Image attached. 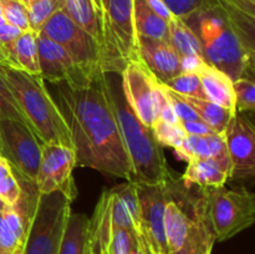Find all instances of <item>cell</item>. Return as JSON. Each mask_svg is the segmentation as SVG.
I'll list each match as a JSON object with an SVG mask.
<instances>
[{"mask_svg":"<svg viewBox=\"0 0 255 254\" xmlns=\"http://www.w3.org/2000/svg\"><path fill=\"white\" fill-rule=\"evenodd\" d=\"M197 74L202 82L206 99L219 106L237 112L236 96L233 91V80L217 67L204 62Z\"/></svg>","mask_w":255,"mask_h":254,"instance_id":"obj_18","label":"cell"},{"mask_svg":"<svg viewBox=\"0 0 255 254\" xmlns=\"http://www.w3.org/2000/svg\"><path fill=\"white\" fill-rule=\"evenodd\" d=\"M182 128L186 131L187 134H196V136H207V134L217 133L213 128L208 126L206 122L202 120H196V121H184L179 122Z\"/></svg>","mask_w":255,"mask_h":254,"instance_id":"obj_38","label":"cell"},{"mask_svg":"<svg viewBox=\"0 0 255 254\" xmlns=\"http://www.w3.org/2000/svg\"><path fill=\"white\" fill-rule=\"evenodd\" d=\"M22 196V187L15 176L11 164L2 158L0 161V198L7 206H16Z\"/></svg>","mask_w":255,"mask_h":254,"instance_id":"obj_26","label":"cell"},{"mask_svg":"<svg viewBox=\"0 0 255 254\" xmlns=\"http://www.w3.org/2000/svg\"><path fill=\"white\" fill-rule=\"evenodd\" d=\"M152 131H153L154 137L158 141L162 147H169L174 149V152L178 151L183 142L184 137L187 136L186 131L182 128L181 124L173 125L158 119L153 125H152Z\"/></svg>","mask_w":255,"mask_h":254,"instance_id":"obj_28","label":"cell"},{"mask_svg":"<svg viewBox=\"0 0 255 254\" xmlns=\"http://www.w3.org/2000/svg\"><path fill=\"white\" fill-rule=\"evenodd\" d=\"M231 159V179H251L255 174V128L252 120L237 112L224 132Z\"/></svg>","mask_w":255,"mask_h":254,"instance_id":"obj_13","label":"cell"},{"mask_svg":"<svg viewBox=\"0 0 255 254\" xmlns=\"http://www.w3.org/2000/svg\"><path fill=\"white\" fill-rule=\"evenodd\" d=\"M0 64H7V65H10L9 57H7V55L5 54V51L1 49V47H0Z\"/></svg>","mask_w":255,"mask_h":254,"instance_id":"obj_41","label":"cell"},{"mask_svg":"<svg viewBox=\"0 0 255 254\" xmlns=\"http://www.w3.org/2000/svg\"><path fill=\"white\" fill-rule=\"evenodd\" d=\"M9 207H11V206H7V204L5 203L1 198H0V211H5V209H7Z\"/></svg>","mask_w":255,"mask_h":254,"instance_id":"obj_44","label":"cell"},{"mask_svg":"<svg viewBox=\"0 0 255 254\" xmlns=\"http://www.w3.org/2000/svg\"><path fill=\"white\" fill-rule=\"evenodd\" d=\"M162 85H164L177 94L183 95V96L206 99V95L202 89L201 79H199V75L197 72H181L176 77Z\"/></svg>","mask_w":255,"mask_h":254,"instance_id":"obj_30","label":"cell"},{"mask_svg":"<svg viewBox=\"0 0 255 254\" xmlns=\"http://www.w3.org/2000/svg\"><path fill=\"white\" fill-rule=\"evenodd\" d=\"M138 57L161 84H166L182 72L181 57L167 40L137 37Z\"/></svg>","mask_w":255,"mask_h":254,"instance_id":"obj_15","label":"cell"},{"mask_svg":"<svg viewBox=\"0 0 255 254\" xmlns=\"http://www.w3.org/2000/svg\"><path fill=\"white\" fill-rule=\"evenodd\" d=\"M105 32L115 74H121L127 61L139 60L133 22V0H109Z\"/></svg>","mask_w":255,"mask_h":254,"instance_id":"obj_9","label":"cell"},{"mask_svg":"<svg viewBox=\"0 0 255 254\" xmlns=\"http://www.w3.org/2000/svg\"><path fill=\"white\" fill-rule=\"evenodd\" d=\"M120 75L127 105L142 124L152 127L159 119V111L166 101L161 82L157 81L141 60L127 61Z\"/></svg>","mask_w":255,"mask_h":254,"instance_id":"obj_8","label":"cell"},{"mask_svg":"<svg viewBox=\"0 0 255 254\" xmlns=\"http://www.w3.org/2000/svg\"><path fill=\"white\" fill-rule=\"evenodd\" d=\"M2 16L7 24L17 27L21 31L30 30L26 6L20 0H2Z\"/></svg>","mask_w":255,"mask_h":254,"instance_id":"obj_34","label":"cell"},{"mask_svg":"<svg viewBox=\"0 0 255 254\" xmlns=\"http://www.w3.org/2000/svg\"><path fill=\"white\" fill-rule=\"evenodd\" d=\"M214 243H216V238H214L213 232H212L208 219H207L203 197V204H202L201 213L197 219L196 227L189 236L186 246L176 254H212Z\"/></svg>","mask_w":255,"mask_h":254,"instance_id":"obj_25","label":"cell"},{"mask_svg":"<svg viewBox=\"0 0 255 254\" xmlns=\"http://www.w3.org/2000/svg\"><path fill=\"white\" fill-rule=\"evenodd\" d=\"M90 231H91V228H90ZM91 233H92V231H91ZM92 236H94L95 241H96V243H97V254H107V252H106V244L100 243V242L97 241L96 237H95L94 233H92Z\"/></svg>","mask_w":255,"mask_h":254,"instance_id":"obj_40","label":"cell"},{"mask_svg":"<svg viewBox=\"0 0 255 254\" xmlns=\"http://www.w3.org/2000/svg\"><path fill=\"white\" fill-rule=\"evenodd\" d=\"M183 99L198 115L199 120L206 122L211 128H213L219 134H224L229 121L237 114V112L224 109L207 99H197V97L192 96H183Z\"/></svg>","mask_w":255,"mask_h":254,"instance_id":"obj_24","label":"cell"},{"mask_svg":"<svg viewBox=\"0 0 255 254\" xmlns=\"http://www.w3.org/2000/svg\"><path fill=\"white\" fill-rule=\"evenodd\" d=\"M181 181L184 188L193 184L199 188H218L231 181V174L213 158H192Z\"/></svg>","mask_w":255,"mask_h":254,"instance_id":"obj_19","label":"cell"},{"mask_svg":"<svg viewBox=\"0 0 255 254\" xmlns=\"http://www.w3.org/2000/svg\"><path fill=\"white\" fill-rule=\"evenodd\" d=\"M136 237L137 232L111 226L106 246L107 254H128Z\"/></svg>","mask_w":255,"mask_h":254,"instance_id":"obj_33","label":"cell"},{"mask_svg":"<svg viewBox=\"0 0 255 254\" xmlns=\"http://www.w3.org/2000/svg\"><path fill=\"white\" fill-rule=\"evenodd\" d=\"M204 211L216 242H226L255 222V196L242 188H202Z\"/></svg>","mask_w":255,"mask_h":254,"instance_id":"obj_6","label":"cell"},{"mask_svg":"<svg viewBox=\"0 0 255 254\" xmlns=\"http://www.w3.org/2000/svg\"><path fill=\"white\" fill-rule=\"evenodd\" d=\"M0 76L14 94L41 144L74 148L69 126L40 75L0 64Z\"/></svg>","mask_w":255,"mask_h":254,"instance_id":"obj_4","label":"cell"},{"mask_svg":"<svg viewBox=\"0 0 255 254\" xmlns=\"http://www.w3.org/2000/svg\"><path fill=\"white\" fill-rule=\"evenodd\" d=\"M90 218L86 214L71 213L60 242L59 254H86Z\"/></svg>","mask_w":255,"mask_h":254,"instance_id":"obj_21","label":"cell"},{"mask_svg":"<svg viewBox=\"0 0 255 254\" xmlns=\"http://www.w3.org/2000/svg\"><path fill=\"white\" fill-rule=\"evenodd\" d=\"M207 136L187 134L179 149L176 151L177 156L184 161H189L192 158H209L211 157V148H209V142Z\"/></svg>","mask_w":255,"mask_h":254,"instance_id":"obj_31","label":"cell"},{"mask_svg":"<svg viewBox=\"0 0 255 254\" xmlns=\"http://www.w3.org/2000/svg\"><path fill=\"white\" fill-rule=\"evenodd\" d=\"M39 32L59 44L86 74L91 76L111 74L104 47L77 26L64 10H57Z\"/></svg>","mask_w":255,"mask_h":254,"instance_id":"obj_7","label":"cell"},{"mask_svg":"<svg viewBox=\"0 0 255 254\" xmlns=\"http://www.w3.org/2000/svg\"><path fill=\"white\" fill-rule=\"evenodd\" d=\"M11 66L32 75H40L37 32L26 30L20 34L12 46Z\"/></svg>","mask_w":255,"mask_h":254,"instance_id":"obj_23","label":"cell"},{"mask_svg":"<svg viewBox=\"0 0 255 254\" xmlns=\"http://www.w3.org/2000/svg\"><path fill=\"white\" fill-rule=\"evenodd\" d=\"M5 24H6V20H5V17L2 16V14H0V27Z\"/></svg>","mask_w":255,"mask_h":254,"instance_id":"obj_46","label":"cell"},{"mask_svg":"<svg viewBox=\"0 0 255 254\" xmlns=\"http://www.w3.org/2000/svg\"><path fill=\"white\" fill-rule=\"evenodd\" d=\"M1 156L22 178L34 183L41 159V142L26 126L9 119H0Z\"/></svg>","mask_w":255,"mask_h":254,"instance_id":"obj_10","label":"cell"},{"mask_svg":"<svg viewBox=\"0 0 255 254\" xmlns=\"http://www.w3.org/2000/svg\"><path fill=\"white\" fill-rule=\"evenodd\" d=\"M62 7V0H37L26 6L30 30L39 32L45 22Z\"/></svg>","mask_w":255,"mask_h":254,"instance_id":"obj_29","label":"cell"},{"mask_svg":"<svg viewBox=\"0 0 255 254\" xmlns=\"http://www.w3.org/2000/svg\"><path fill=\"white\" fill-rule=\"evenodd\" d=\"M0 14H2V6H1V1H0Z\"/></svg>","mask_w":255,"mask_h":254,"instance_id":"obj_47","label":"cell"},{"mask_svg":"<svg viewBox=\"0 0 255 254\" xmlns=\"http://www.w3.org/2000/svg\"><path fill=\"white\" fill-rule=\"evenodd\" d=\"M168 184H136L139 202L138 234L151 254H168L164 232V208L168 197Z\"/></svg>","mask_w":255,"mask_h":254,"instance_id":"obj_12","label":"cell"},{"mask_svg":"<svg viewBox=\"0 0 255 254\" xmlns=\"http://www.w3.org/2000/svg\"><path fill=\"white\" fill-rule=\"evenodd\" d=\"M0 1H2V0H0Z\"/></svg>","mask_w":255,"mask_h":254,"instance_id":"obj_50","label":"cell"},{"mask_svg":"<svg viewBox=\"0 0 255 254\" xmlns=\"http://www.w3.org/2000/svg\"><path fill=\"white\" fill-rule=\"evenodd\" d=\"M173 16L187 20L196 14L209 0H163Z\"/></svg>","mask_w":255,"mask_h":254,"instance_id":"obj_36","label":"cell"},{"mask_svg":"<svg viewBox=\"0 0 255 254\" xmlns=\"http://www.w3.org/2000/svg\"><path fill=\"white\" fill-rule=\"evenodd\" d=\"M0 119H9L14 120V121L16 122H20V124L26 126L27 128L35 134V131L34 128H32L31 124H30V121L27 120V117L25 116L21 107H20L19 102L15 99L11 90L7 87V85L5 84L4 80L1 79V76H0ZM35 136H36V134H35Z\"/></svg>","mask_w":255,"mask_h":254,"instance_id":"obj_27","label":"cell"},{"mask_svg":"<svg viewBox=\"0 0 255 254\" xmlns=\"http://www.w3.org/2000/svg\"><path fill=\"white\" fill-rule=\"evenodd\" d=\"M224 7L255 19V0H217Z\"/></svg>","mask_w":255,"mask_h":254,"instance_id":"obj_37","label":"cell"},{"mask_svg":"<svg viewBox=\"0 0 255 254\" xmlns=\"http://www.w3.org/2000/svg\"><path fill=\"white\" fill-rule=\"evenodd\" d=\"M237 112H252L255 110V82L253 79L241 77L233 81Z\"/></svg>","mask_w":255,"mask_h":254,"instance_id":"obj_32","label":"cell"},{"mask_svg":"<svg viewBox=\"0 0 255 254\" xmlns=\"http://www.w3.org/2000/svg\"><path fill=\"white\" fill-rule=\"evenodd\" d=\"M169 42L182 59L198 57L204 60L201 41L192 27L181 17L173 16L168 21Z\"/></svg>","mask_w":255,"mask_h":254,"instance_id":"obj_22","label":"cell"},{"mask_svg":"<svg viewBox=\"0 0 255 254\" xmlns=\"http://www.w3.org/2000/svg\"><path fill=\"white\" fill-rule=\"evenodd\" d=\"M201 41L204 61L232 80L254 75L255 19L209 0L184 20Z\"/></svg>","mask_w":255,"mask_h":254,"instance_id":"obj_2","label":"cell"},{"mask_svg":"<svg viewBox=\"0 0 255 254\" xmlns=\"http://www.w3.org/2000/svg\"><path fill=\"white\" fill-rule=\"evenodd\" d=\"M133 22L137 37L169 41L168 21L154 14L144 0H133Z\"/></svg>","mask_w":255,"mask_h":254,"instance_id":"obj_20","label":"cell"},{"mask_svg":"<svg viewBox=\"0 0 255 254\" xmlns=\"http://www.w3.org/2000/svg\"><path fill=\"white\" fill-rule=\"evenodd\" d=\"M2 158H4V157H2V156H0V161H1V159H2Z\"/></svg>","mask_w":255,"mask_h":254,"instance_id":"obj_49","label":"cell"},{"mask_svg":"<svg viewBox=\"0 0 255 254\" xmlns=\"http://www.w3.org/2000/svg\"><path fill=\"white\" fill-rule=\"evenodd\" d=\"M67 16L105 49L110 65V72L115 74L107 49L105 21L99 0H62V7Z\"/></svg>","mask_w":255,"mask_h":254,"instance_id":"obj_16","label":"cell"},{"mask_svg":"<svg viewBox=\"0 0 255 254\" xmlns=\"http://www.w3.org/2000/svg\"><path fill=\"white\" fill-rule=\"evenodd\" d=\"M0 156H1V139H0Z\"/></svg>","mask_w":255,"mask_h":254,"instance_id":"obj_48","label":"cell"},{"mask_svg":"<svg viewBox=\"0 0 255 254\" xmlns=\"http://www.w3.org/2000/svg\"><path fill=\"white\" fill-rule=\"evenodd\" d=\"M71 203L61 192L35 194L22 254H59Z\"/></svg>","mask_w":255,"mask_h":254,"instance_id":"obj_5","label":"cell"},{"mask_svg":"<svg viewBox=\"0 0 255 254\" xmlns=\"http://www.w3.org/2000/svg\"><path fill=\"white\" fill-rule=\"evenodd\" d=\"M162 90H163V94L166 96V99L168 100V102L171 104L172 109H173L174 114L178 117L179 122L184 121H196V120H199L198 115L194 112V110L189 106L188 102L183 99V96L177 92L172 91L168 87H166L164 85H162Z\"/></svg>","mask_w":255,"mask_h":254,"instance_id":"obj_35","label":"cell"},{"mask_svg":"<svg viewBox=\"0 0 255 254\" xmlns=\"http://www.w3.org/2000/svg\"><path fill=\"white\" fill-rule=\"evenodd\" d=\"M144 2L147 4V6L154 12V14L158 15L159 17L164 19L166 21L173 17V14L171 12V10L168 9V6L166 5V2L163 0H144Z\"/></svg>","mask_w":255,"mask_h":254,"instance_id":"obj_39","label":"cell"},{"mask_svg":"<svg viewBox=\"0 0 255 254\" xmlns=\"http://www.w3.org/2000/svg\"><path fill=\"white\" fill-rule=\"evenodd\" d=\"M55 85L59 106L71 134L77 164L132 182V169L110 97L107 74L84 85Z\"/></svg>","mask_w":255,"mask_h":254,"instance_id":"obj_1","label":"cell"},{"mask_svg":"<svg viewBox=\"0 0 255 254\" xmlns=\"http://www.w3.org/2000/svg\"><path fill=\"white\" fill-rule=\"evenodd\" d=\"M20 1L22 2V4L25 5V6H29L30 4H32V2H35V1H37V0H20Z\"/></svg>","mask_w":255,"mask_h":254,"instance_id":"obj_45","label":"cell"},{"mask_svg":"<svg viewBox=\"0 0 255 254\" xmlns=\"http://www.w3.org/2000/svg\"><path fill=\"white\" fill-rule=\"evenodd\" d=\"M109 191L110 218L112 226L138 233L139 202L136 184L126 182Z\"/></svg>","mask_w":255,"mask_h":254,"instance_id":"obj_17","label":"cell"},{"mask_svg":"<svg viewBox=\"0 0 255 254\" xmlns=\"http://www.w3.org/2000/svg\"><path fill=\"white\" fill-rule=\"evenodd\" d=\"M24 243H25V242H22L21 244H19V246H17V248L15 249L14 253H12V254H22V248H24Z\"/></svg>","mask_w":255,"mask_h":254,"instance_id":"obj_43","label":"cell"},{"mask_svg":"<svg viewBox=\"0 0 255 254\" xmlns=\"http://www.w3.org/2000/svg\"><path fill=\"white\" fill-rule=\"evenodd\" d=\"M100 6H101L102 10V15H104V21H105V15H106V10H107V5H109V0H99Z\"/></svg>","mask_w":255,"mask_h":254,"instance_id":"obj_42","label":"cell"},{"mask_svg":"<svg viewBox=\"0 0 255 254\" xmlns=\"http://www.w3.org/2000/svg\"><path fill=\"white\" fill-rule=\"evenodd\" d=\"M37 49L40 76L44 81L51 82L52 85L65 82L70 86H77L97 77L91 76L80 69L59 44L50 40L41 32H37Z\"/></svg>","mask_w":255,"mask_h":254,"instance_id":"obj_14","label":"cell"},{"mask_svg":"<svg viewBox=\"0 0 255 254\" xmlns=\"http://www.w3.org/2000/svg\"><path fill=\"white\" fill-rule=\"evenodd\" d=\"M74 148L60 144H42L41 159L34 184L37 193L61 192L70 201L77 196L72 172L76 167Z\"/></svg>","mask_w":255,"mask_h":254,"instance_id":"obj_11","label":"cell"},{"mask_svg":"<svg viewBox=\"0 0 255 254\" xmlns=\"http://www.w3.org/2000/svg\"><path fill=\"white\" fill-rule=\"evenodd\" d=\"M109 79L110 97L116 115L122 142L126 148L132 169V183L159 186L176 181L151 127L142 124L125 100L121 84L115 85Z\"/></svg>","mask_w":255,"mask_h":254,"instance_id":"obj_3","label":"cell"}]
</instances>
